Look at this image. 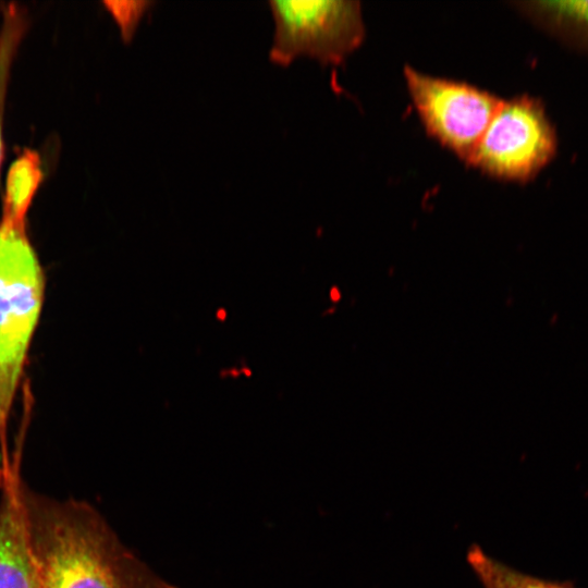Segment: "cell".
Listing matches in <instances>:
<instances>
[{"label":"cell","mask_w":588,"mask_h":588,"mask_svg":"<svg viewBox=\"0 0 588 588\" xmlns=\"http://www.w3.org/2000/svg\"><path fill=\"white\" fill-rule=\"evenodd\" d=\"M20 495L39 588H176L89 504L44 497L22 483Z\"/></svg>","instance_id":"6da1fadb"},{"label":"cell","mask_w":588,"mask_h":588,"mask_svg":"<svg viewBox=\"0 0 588 588\" xmlns=\"http://www.w3.org/2000/svg\"><path fill=\"white\" fill-rule=\"evenodd\" d=\"M45 280L24 220L0 223V434L14 400L44 299Z\"/></svg>","instance_id":"7a4b0ae2"},{"label":"cell","mask_w":588,"mask_h":588,"mask_svg":"<svg viewBox=\"0 0 588 588\" xmlns=\"http://www.w3.org/2000/svg\"><path fill=\"white\" fill-rule=\"evenodd\" d=\"M275 30L270 60L290 64L308 56L338 64L363 41L365 26L358 1H269Z\"/></svg>","instance_id":"3957f363"},{"label":"cell","mask_w":588,"mask_h":588,"mask_svg":"<svg viewBox=\"0 0 588 588\" xmlns=\"http://www.w3.org/2000/svg\"><path fill=\"white\" fill-rule=\"evenodd\" d=\"M555 150L553 128L532 98L501 100L467 163L491 176L524 181L538 173Z\"/></svg>","instance_id":"277c9868"},{"label":"cell","mask_w":588,"mask_h":588,"mask_svg":"<svg viewBox=\"0 0 588 588\" xmlns=\"http://www.w3.org/2000/svg\"><path fill=\"white\" fill-rule=\"evenodd\" d=\"M412 101L426 131L466 162L501 99L463 82L404 68Z\"/></svg>","instance_id":"5b68a950"},{"label":"cell","mask_w":588,"mask_h":588,"mask_svg":"<svg viewBox=\"0 0 588 588\" xmlns=\"http://www.w3.org/2000/svg\"><path fill=\"white\" fill-rule=\"evenodd\" d=\"M20 488L19 480L8 478L0 502V588H39Z\"/></svg>","instance_id":"8992f818"},{"label":"cell","mask_w":588,"mask_h":588,"mask_svg":"<svg viewBox=\"0 0 588 588\" xmlns=\"http://www.w3.org/2000/svg\"><path fill=\"white\" fill-rule=\"evenodd\" d=\"M466 560L482 588H574L566 583L539 578L492 558L473 544Z\"/></svg>","instance_id":"52a82bcc"},{"label":"cell","mask_w":588,"mask_h":588,"mask_svg":"<svg viewBox=\"0 0 588 588\" xmlns=\"http://www.w3.org/2000/svg\"><path fill=\"white\" fill-rule=\"evenodd\" d=\"M534 10L561 15L588 25V1H562L537 3Z\"/></svg>","instance_id":"ba28073f"},{"label":"cell","mask_w":588,"mask_h":588,"mask_svg":"<svg viewBox=\"0 0 588 588\" xmlns=\"http://www.w3.org/2000/svg\"><path fill=\"white\" fill-rule=\"evenodd\" d=\"M12 41L11 36H7V42L0 48V161L2 156V131H1V109L4 96L5 82L9 72Z\"/></svg>","instance_id":"9c48e42d"}]
</instances>
